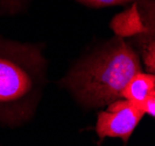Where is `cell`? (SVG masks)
Returning a JSON list of instances; mask_svg holds the SVG:
<instances>
[{
  "mask_svg": "<svg viewBox=\"0 0 155 146\" xmlns=\"http://www.w3.org/2000/svg\"><path fill=\"white\" fill-rule=\"evenodd\" d=\"M141 71L138 54L119 39L113 45L79 63L62 84L79 102L90 107H101L123 99L125 86Z\"/></svg>",
  "mask_w": 155,
  "mask_h": 146,
  "instance_id": "1",
  "label": "cell"
},
{
  "mask_svg": "<svg viewBox=\"0 0 155 146\" xmlns=\"http://www.w3.org/2000/svg\"><path fill=\"white\" fill-rule=\"evenodd\" d=\"M46 62L38 46L0 39V122H25L36 106Z\"/></svg>",
  "mask_w": 155,
  "mask_h": 146,
  "instance_id": "2",
  "label": "cell"
},
{
  "mask_svg": "<svg viewBox=\"0 0 155 146\" xmlns=\"http://www.w3.org/2000/svg\"><path fill=\"white\" fill-rule=\"evenodd\" d=\"M118 23L124 36H135L146 69L155 74V0L135 2L119 15Z\"/></svg>",
  "mask_w": 155,
  "mask_h": 146,
  "instance_id": "3",
  "label": "cell"
},
{
  "mask_svg": "<svg viewBox=\"0 0 155 146\" xmlns=\"http://www.w3.org/2000/svg\"><path fill=\"white\" fill-rule=\"evenodd\" d=\"M145 115L140 106L119 99L110 103L106 110L98 113L96 132L101 139L105 137L121 138L126 144Z\"/></svg>",
  "mask_w": 155,
  "mask_h": 146,
  "instance_id": "4",
  "label": "cell"
},
{
  "mask_svg": "<svg viewBox=\"0 0 155 146\" xmlns=\"http://www.w3.org/2000/svg\"><path fill=\"white\" fill-rule=\"evenodd\" d=\"M155 89V74L143 73L142 71L134 74L125 86L121 98L134 104L141 106Z\"/></svg>",
  "mask_w": 155,
  "mask_h": 146,
  "instance_id": "5",
  "label": "cell"
},
{
  "mask_svg": "<svg viewBox=\"0 0 155 146\" xmlns=\"http://www.w3.org/2000/svg\"><path fill=\"white\" fill-rule=\"evenodd\" d=\"M77 1L91 7H105V6H114V5H125L131 2L132 0H77Z\"/></svg>",
  "mask_w": 155,
  "mask_h": 146,
  "instance_id": "6",
  "label": "cell"
},
{
  "mask_svg": "<svg viewBox=\"0 0 155 146\" xmlns=\"http://www.w3.org/2000/svg\"><path fill=\"white\" fill-rule=\"evenodd\" d=\"M140 107L142 108V110L145 111V114H148V115L155 117V89L154 92L150 94V96Z\"/></svg>",
  "mask_w": 155,
  "mask_h": 146,
  "instance_id": "7",
  "label": "cell"
},
{
  "mask_svg": "<svg viewBox=\"0 0 155 146\" xmlns=\"http://www.w3.org/2000/svg\"><path fill=\"white\" fill-rule=\"evenodd\" d=\"M25 0H0V5L5 8L6 11L14 12L23 4Z\"/></svg>",
  "mask_w": 155,
  "mask_h": 146,
  "instance_id": "8",
  "label": "cell"
}]
</instances>
